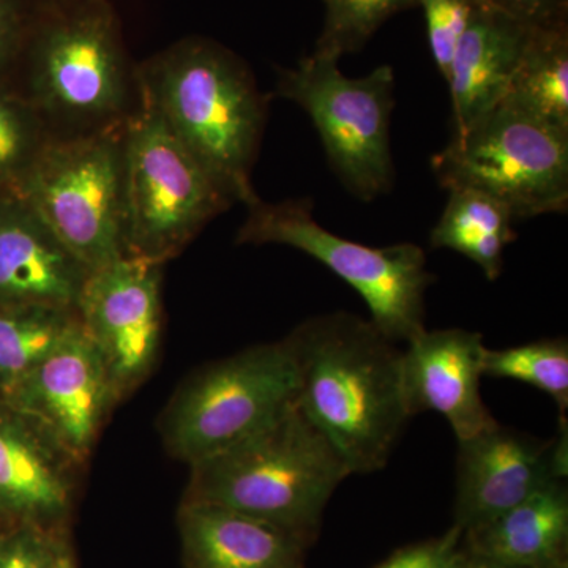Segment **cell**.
Returning <instances> with one entry per match:
<instances>
[{
	"label": "cell",
	"instance_id": "1",
	"mask_svg": "<svg viewBox=\"0 0 568 568\" xmlns=\"http://www.w3.org/2000/svg\"><path fill=\"white\" fill-rule=\"evenodd\" d=\"M297 372L295 403L353 474L384 469L407 422L402 355L369 320L335 312L286 336Z\"/></svg>",
	"mask_w": 568,
	"mask_h": 568
},
{
	"label": "cell",
	"instance_id": "2",
	"mask_svg": "<svg viewBox=\"0 0 568 568\" xmlns=\"http://www.w3.org/2000/svg\"><path fill=\"white\" fill-rule=\"evenodd\" d=\"M138 82L141 99L235 203L256 200L252 170L267 100L241 59L211 41H183L145 63Z\"/></svg>",
	"mask_w": 568,
	"mask_h": 568
},
{
	"label": "cell",
	"instance_id": "3",
	"mask_svg": "<svg viewBox=\"0 0 568 568\" xmlns=\"http://www.w3.org/2000/svg\"><path fill=\"white\" fill-rule=\"evenodd\" d=\"M349 476L338 452L294 403L253 435L190 466L181 503L241 511L312 547L328 500Z\"/></svg>",
	"mask_w": 568,
	"mask_h": 568
},
{
	"label": "cell",
	"instance_id": "4",
	"mask_svg": "<svg viewBox=\"0 0 568 568\" xmlns=\"http://www.w3.org/2000/svg\"><path fill=\"white\" fill-rule=\"evenodd\" d=\"M239 245H286L315 257L353 286L369 310V321L396 343L425 331V295L436 282L420 246L403 242L383 248L366 246L325 230L313 215L312 200L246 204Z\"/></svg>",
	"mask_w": 568,
	"mask_h": 568
},
{
	"label": "cell",
	"instance_id": "5",
	"mask_svg": "<svg viewBox=\"0 0 568 568\" xmlns=\"http://www.w3.org/2000/svg\"><path fill=\"white\" fill-rule=\"evenodd\" d=\"M123 138L125 119L51 138L14 192L91 272L126 256Z\"/></svg>",
	"mask_w": 568,
	"mask_h": 568
},
{
	"label": "cell",
	"instance_id": "6",
	"mask_svg": "<svg viewBox=\"0 0 568 568\" xmlns=\"http://www.w3.org/2000/svg\"><path fill=\"white\" fill-rule=\"evenodd\" d=\"M297 372L286 338L196 369L156 420L170 457L192 466L245 439L295 403Z\"/></svg>",
	"mask_w": 568,
	"mask_h": 568
},
{
	"label": "cell",
	"instance_id": "7",
	"mask_svg": "<svg viewBox=\"0 0 568 568\" xmlns=\"http://www.w3.org/2000/svg\"><path fill=\"white\" fill-rule=\"evenodd\" d=\"M125 253L166 264L235 203L141 99L125 118Z\"/></svg>",
	"mask_w": 568,
	"mask_h": 568
},
{
	"label": "cell",
	"instance_id": "8",
	"mask_svg": "<svg viewBox=\"0 0 568 568\" xmlns=\"http://www.w3.org/2000/svg\"><path fill=\"white\" fill-rule=\"evenodd\" d=\"M440 186L476 190L499 201L514 219L567 211L568 132L511 108H495L435 153Z\"/></svg>",
	"mask_w": 568,
	"mask_h": 568
},
{
	"label": "cell",
	"instance_id": "9",
	"mask_svg": "<svg viewBox=\"0 0 568 568\" xmlns=\"http://www.w3.org/2000/svg\"><path fill=\"white\" fill-rule=\"evenodd\" d=\"M338 62L312 52L294 69L280 70L276 92L308 114L336 178L369 203L394 186L395 73L381 65L366 77L347 78Z\"/></svg>",
	"mask_w": 568,
	"mask_h": 568
},
{
	"label": "cell",
	"instance_id": "10",
	"mask_svg": "<svg viewBox=\"0 0 568 568\" xmlns=\"http://www.w3.org/2000/svg\"><path fill=\"white\" fill-rule=\"evenodd\" d=\"M31 85L40 114L102 125L125 119L129 84L110 14L88 10L50 26L33 50Z\"/></svg>",
	"mask_w": 568,
	"mask_h": 568
},
{
	"label": "cell",
	"instance_id": "11",
	"mask_svg": "<svg viewBox=\"0 0 568 568\" xmlns=\"http://www.w3.org/2000/svg\"><path fill=\"white\" fill-rule=\"evenodd\" d=\"M163 265L123 256L93 271L78 302L82 332L99 351L121 403L148 381L159 358Z\"/></svg>",
	"mask_w": 568,
	"mask_h": 568
},
{
	"label": "cell",
	"instance_id": "12",
	"mask_svg": "<svg viewBox=\"0 0 568 568\" xmlns=\"http://www.w3.org/2000/svg\"><path fill=\"white\" fill-rule=\"evenodd\" d=\"M458 446L455 526L463 534L567 478L566 414H560L555 439H537L496 424Z\"/></svg>",
	"mask_w": 568,
	"mask_h": 568
},
{
	"label": "cell",
	"instance_id": "13",
	"mask_svg": "<svg viewBox=\"0 0 568 568\" xmlns=\"http://www.w3.org/2000/svg\"><path fill=\"white\" fill-rule=\"evenodd\" d=\"M0 402L39 422L84 465L121 403L81 324Z\"/></svg>",
	"mask_w": 568,
	"mask_h": 568
},
{
	"label": "cell",
	"instance_id": "14",
	"mask_svg": "<svg viewBox=\"0 0 568 568\" xmlns=\"http://www.w3.org/2000/svg\"><path fill=\"white\" fill-rule=\"evenodd\" d=\"M84 463L33 418L0 402V511L70 532Z\"/></svg>",
	"mask_w": 568,
	"mask_h": 568
},
{
	"label": "cell",
	"instance_id": "15",
	"mask_svg": "<svg viewBox=\"0 0 568 568\" xmlns=\"http://www.w3.org/2000/svg\"><path fill=\"white\" fill-rule=\"evenodd\" d=\"M485 351L484 336L466 328H425L410 339L402 355L407 416L435 410L458 443L499 424L480 394Z\"/></svg>",
	"mask_w": 568,
	"mask_h": 568
},
{
	"label": "cell",
	"instance_id": "16",
	"mask_svg": "<svg viewBox=\"0 0 568 568\" xmlns=\"http://www.w3.org/2000/svg\"><path fill=\"white\" fill-rule=\"evenodd\" d=\"M91 274L22 197L0 196V305L77 312Z\"/></svg>",
	"mask_w": 568,
	"mask_h": 568
},
{
	"label": "cell",
	"instance_id": "17",
	"mask_svg": "<svg viewBox=\"0 0 568 568\" xmlns=\"http://www.w3.org/2000/svg\"><path fill=\"white\" fill-rule=\"evenodd\" d=\"M178 529L185 568H306L304 540L231 508L181 503Z\"/></svg>",
	"mask_w": 568,
	"mask_h": 568
},
{
	"label": "cell",
	"instance_id": "18",
	"mask_svg": "<svg viewBox=\"0 0 568 568\" xmlns=\"http://www.w3.org/2000/svg\"><path fill=\"white\" fill-rule=\"evenodd\" d=\"M532 28L477 7L447 74L452 136L465 133L503 102Z\"/></svg>",
	"mask_w": 568,
	"mask_h": 568
},
{
	"label": "cell",
	"instance_id": "19",
	"mask_svg": "<svg viewBox=\"0 0 568 568\" xmlns=\"http://www.w3.org/2000/svg\"><path fill=\"white\" fill-rule=\"evenodd\" d=\"M469 551L519 568L568 567V489L556 480L463 534Z\"/></svg>",
	"mask_w": 568,
	"mask_h": 568
},
{
	"label": "cell",
	"instance_id": "20",
	"mask_svg": "<svg viewBox=\"0 0 568 568\" xmlns=\"http://www.w3.org/2000/svg\"><path fill=\"white\" fill-rule=\"evenodd\" d=\"M500 104L568 132V21L532 28Z\"/></svg>",
	"mask_w": 568,
	"mask_h": 568
},
{
	"label": "cell",
	"instance_id": "21",
	"mask_svg": "<svg viewBox=\"0 0 568 568\" xmlns=\"http://www.w3.org/2000/svg\"><path fill=\"white\" fill-rule=\"evenodd\" d=\"M439 222L429 235L432 248L454 250L484 271L488 280L503 274L504 250L517 239L506 205L476 190H450Z\"/></svg>",
	"mask_w": 568,
	"mask_h": 568
},
{
	"label": "cell",
	"instance_id": "22",
	"mask_svg": "<svg viewBox=\"0 0 568 568\" xmlns=\"http://www.w3.org/2000/svg\"><path fill=\"white\" fill-rule=\"evenodd\" d=\"M78 327V313L71 310L0 305V399Z\"/></svg>",
	"mask_w": 568,
	"mask_h": 568
},
{
	"label": "cell",
	"instance_id": "23",
	"mask_svg": "<svg viewBox=\"0 0 568 568\" xmlns=\"http://www.w3.org/2000/svg\"><path fill=\"white\" fill-rule=\"evenodd\" d=\"M484 376L529 384L555 399L560 414L568 407V343L547 338L507 349L485 351Z\"/></svg>",
	"mask_w": 568,
	"mask_h": 568
},
{
	"label": "cell",
	"instance_id": "24",
	"mask_svg": "<svg viewBox=\"0 0 568 568\" xmlns=\"http://www.w3.org/2000/svg\"><path fill=\"white\" fill-rule=\"evenodd\" d=\"M323 31L316 41L315 54L339 59L361 51L377 29L417 0H324Z\"/></svg>",
	"mask_w": 568,
	"mask_h": 568
},
{
	"label": "cell",
	"instance_id": "25",
	"mask_svg": "<svg viewBox=\"0 0 568 568\" xmlns=\"http://www.w3.org/2000/svg\"><path fill=\"white\" fill-rule=\"evenodd\" d=\"M50 140L40 111L0 89V196L17 192Z\"/></svg>",
	"mask_w": 568,
	"mask_h": 568
},
{
	"label": "cell",
	"instance_id": "26",
	"mask_svg": "<svg viewBox=\"0 0 568 568\" xmlns=\"http://www.w3.org/2000/svg\"><path fill=\"white\" fill-rule=\"evenodd\" d=\"M70 549V532L18 523L0 536V568H58Z\"/></svg>",
	"mask_w": 568,
	"mask_h": 568
},
{
	"label": "cell",
	"instance_id": "27",
	"mask_svg": "<svg viewBox=\"0 0 568 568\" xmlns=\"http://www.w3.org/2000/svg\"><path fill=\"white\" fill-rule=\"evenodd\" d=\"M417 7L424 9L433 61L447 80L452 59L477 6L474 0H417Z\"/></svg>",
	"mask_w": 568,
	"mask_h": 568
},
{
	"label": "cell",
	"instance_id": "28",
	"mask_svg": "<svg viewBox=\"0 0 568 568\" xmlns=\"http://www.w3.org/2000/svg\"><path fill=\"white\" fill-rule=\"evenodd\" d=\"M463 552V530L452 526L440 537L396 549L375 568H455Z\"/></svg>",
	"mask_w": 568,
	"mask_h": 568
},
{
	"label": "cell",
	"instance_id": "29",
	"mask_svg": "<svg viewBox=\"0 0 568 568\" xmlns=\"http://www.w3.org/2000/svg\"><path fill=\"white\" fill-rule=\"evenodd\" d=\"M477 7L497 11L530 28L568 21V0H474Z\"/></svg>",
	"mask_w": 568,
	"mask_h": 568
},
{
	"label": "cell",
	"instance_id": "30",
	"mask_svg": "<svg viewBox=\"0 0 568 568\" xmlns=\"http://www.w3.org/2000/svg\"><path fill=\"white\" fill-rule=\"evenodd\" d=\"M21 37V17L17 0H0V73L17 52Z\"/></svg>",
	"mask_w": 568,
	"mask_h": 568
},
{
	"label": "cell",
	"instance_id": "31",
	"mask_svg": "<svg viewBox=\"0 0 568 568\" xmlns=\"http://www.w3.org/2000/svg\"><path fill=\"white\" fill-rule=\"evenodd\" d=\"M455 568H519L514 566H507V564L499 562L487 556L477 555V552L469 551L463 545V552L459 556L457 567Z\"/></svg>",
	"mask_w": 568,
	"mask_h": 568
},
{
	"label": "cell",
	"instance_id": "32",
	"mask_svg": "<svg viewBox=\"0 0 568 568\" xmlns=\"http://www.w3.org/2000/svg\"><path fill=\"white\" fill-rule=\"evenodd\" d=\"M58 568H78L77 559H74L73 548H71L70 551L67 552L65 556H63L61 564H59Z\"/></svg>",
	"mask_w": 568,
	"mask_h": 568
},
{
	"label": "cell",
	"instance_id": "33",
	"mask_svg": "<svg viewBox=\"0 0 568 568\" xmlns=\"http://www.w3.org/2000/svg\"><path fill=\"white\" fill-rule=\"evenodd\" d=\"M13 525L14 523L0 511V536H2L6 530H9Z\"/></svg>",
	"mask_w": 568,
	"mask_h": 568
},
{
	"label": "cell",
	"instance_id": "34",
	"mask_svg": "<svg viewBox=\"0 0 568 568\" xmlns=\"http://www.w3.org/2000/svg\"><path fill=\"white\" fill-rule=\"evenodd\" d=\"M551 568H568V567H551Z\"/></svg>",
	"mask_w": 568,
	"mask_h": 568
},
{
	"label": "cell",
	"instance_id": "35",
	"mask_svg": "<svg viewBox=\"0 0 568 568\" xmlns=\"http://www.w3.org/2000/svg\"><path fill=\"white\" fill-rule=\"evenodd\" d=\"M6 532H7V530H6Z\"/></svg>",
	"mask_w": 568,
	"mask_h": 568
}]
</instances>
